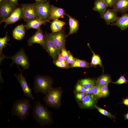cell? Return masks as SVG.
I'll return each mask as SVG.
<instances>
[{
    "label": "cell",
    "mask_w": 128,
    "mask_h": 128,
    "mask_svg": "<svg viewBox=\"0 0 128 128\" xmlns=\"http://www.w3.org/2000/svg\"><path fill=\"white\" fill-rule=\"evenodd\" d=\"M35 103L32 115L36 122L42 127L51 125L53 122L51 112L39 101Z\"/></svg>",
    "instance_id": "6da1fadb"
},
{
    "label": "cell",
    "mask_w": 128,
    "mask_h": 128,
    "mask_svg": "<svg viewBox=\"0 0 128 128\" xmlns=\"http://www.w3.org/2000/svg\"><path fill=\"white\" fill-rule=\"evenodd\" d=\"M31 99L24 98L15 100L11 111V115L17 116L22 121L26 120L30 114L29 110L32 107L30 103Z\"/></svg>",
    "instance_id": "7a4b0ae2"
},
{
    "label": "cell",
    "mask_w": 128,
    "mask_h": 128,
    "mask_svg": "<svg viewBox=\"0 0 128 128\" xmlns=\"http://www.w3.org/2000/svg\"><path fill=\"white\" fill-rule=\"evenodd\" d=\"M53 83V79L49 76L37 75L34 80L33 90L35 93L46 94L52 88Z\"/></svg>",
    "instance_id": "3957f363"
},
{
    "label": "cell",
    "mask_w": 128,
    "mask_h": 128,
    "mask_svg": "<svg viewBox=\"0 0 128 128\" xmlns=\"http://www.w3.org/2000/svg\"><path fill=\"white\" fill-rule=\"evenodd\" d=\"M62 94L60 88L52 87L44 98L45 103L48 106L58 108L60 105Z\"/></svg>",
    "instance_id": "277c9868"
},
{
    "label": "cell",
    "mask_w": 128,
    "mask_h": 128,
    "mask_svg": "<svg viewBox=\"0 0 128 128\" xmlns=\"http://www.w3.org/2000/svg\"><path fill=\"white\" fill-rule=\"evenodd\" d=\"M25 22L40 18L36 3L24 4L21 5Z\"/></svg>",
    "instance_id": "5b68a950"
},
{
    "label": "cell",
    "mask_w": 128,
    "mask_h": 128,
    "mask_svg": "<svg viewBox=\"0 0 128 128\" xmlns=\"http://www.w3.org/2000/svg\"><path fill=\"white\" fill-rule=\"evenodd\" d=\"M6 58H9L12 60L11 66L15 63L18 65H20L25 69H28L30 65L28 57L22 48L14 55L10 57L6 56Z\"/></svg>",
    "instance_id": "8992f818"
},
{
    "label": "cell",
    "mask_w": 128,
    "mask_h": 128,
    "mask_svg": "<svg viewBox=\"0 0 128 128\" xmlns=\"http://www.w3.org/2000/svg\"><path fill=\"white\" fill-rule=\"evenodd\" d=\"M45 49L50 57L54 59H57L61 52V49L58 48L46 32L44 34Z\"/></svg>",
    "instance_id": "52a82bcc"
},
{
    "label": "cell",
    "mask_w": 128,
    "mask_h": 128,
    "mask_svg": "<svg viewBox=\"0 0 128 128\" xmlns=\"http://www.w3.org/2000/svg\"><path fill=\"white\" fill-rule=\"evenodd\" d=\"M9 0H5L0 4V24L9 17L17 8Z\"/></svg>",
    "instance_id": "ba28073f"
},
{
    "label": "cell",
    "mask_w": 128,
    "mask_h": 128,
    "mask_svg": "<svg viewBox=\"0 0 128 128\" xmlns=\"http://www.w3.org/2000/svg\"><path fill=\"white\" fill-rule=\"evenodd\" d=\"M18 67L20 71V73L17 75L14 74V75L21 85L24 95L32 100H34L35 98L32 94V90L28 87L25 78L22 75L23 70H21L18 66Z\"/></svg>",
    "instance_id": "9c48e42d"
},
{
    "label": "cell",
    "mask_w": 128,
    "mask_h": 128,
    "mask_svg": "<svg viewBox=\"0 0 128 128\" xmlns=\"http://www.w3.org/2000/svg\"><path fill=\"white\" fill-rule=\"evenodd\" d=\"M48 34L50 38L58 48L61 49L65 46L67 37L63 30Z\"/></svg>",
    "instance_id": "30bf717a"
},
{
    "label": "cell",
    "mask_w": 128,
    "mask_h": 128,
    "mask_svg": "<svg viewBox=\"0 0 128 128\" xmlns=\"http://www.w3.org/2000/svg\"><path fill=\"white\" fill-rule=\"evenodd\" d=\"M27 42L28 46H31L34 43H38L45 49L44 35L41 28L37 30L35 33L29 39Z\"/></svg>",
    "instance_id": "8fae6325"
},
{
    "label": "cell",
    "mask_w": 128,
    "mask_h": 128,
    "mask_svg": "<svg viewBox=\"0 0 128 128\" xmlns=\"http://www.w3.org/2000/svg\"><path fill=\"white\" fill-rule=\"evenodd\" d=\"M50 0L42 4H37L40 18L43 20H48L51 7V5L49 4Z\"/></svg>",
    "instance_id": "7c38bea8"
},
{
    "label": "cell",
    "mask_w": 128,
    "mask_h": 128,
    "mask_svg": "<svg viewBox=\"0 0 128 128\" xmlns=\"http://www.w3.org/2000/svg\"><path fill=\"white\" fill-rule=\"evenodd\" d=\"M23 14L21 7H18L15 10L10 16L3 21L5 25V28L8 25L13 24L23 19Z\"/></svg>",
    "instance_id": "4fadbf2b"
},
{
    "label": "cell",
    "mask_w": 128,
    "mask_h": 128,
    "mask_svg": "<svg viewBox=\"0 0 128 128\" xmlns=\"http://www.w3.org/2000/svg\"><path fill=\"white\" fill-rule=\"evenodd\" d=\"M64 9L56 7L53 5H51L48 20H54L59 18H63L64 15H67Z\"/></svg>",
    "instance_id": "5bb4252c"
},
{
    "label": "cell",
    "mask_w": 128,
    "mask_h": 128,
    "mask_svg": "<svg viewBox=\"0 0 128 128\" xmlns=\"http://www.w3.org/2000/svg\"><path fill=\"white\" fill-rule=\"evenodd\" d=\"M117 12L113 9H108L100 15V17L105 20L107 25H109L118 19Z\"/></svg>",
    "instance_id": "9a60e30c"
},
{
    "label": "cell",
    "mask_w": 128,
    "mask_h": 128,
    "mask_svg": "<svg viewBox=\"0 0 128 128\" xmlns=\"http://www.w3.org/2000/svg\"><path fill=\"white\" fill-rule=\"evenodd\" d=\"M110 25L116 26L122 30H126L128 27V13H124L121 16L118 17L117 20Z\"/></svg>",
    "instance_id": "2e32d148"
},
{
    "label": "cell",
    "mask_w": 128,
    "mask_h": 128,
    "mask_svg": "<svg viewBox=\"0 0 128 128\" xmlns=\"http://www.w3.org/2000/svg\"><path fill=\"white\" fill-rule=\"evenodd\" d=\"M112 9L123 14L128 12V0H115Z\"/></svg>",
    "instance_id": "e0dca14e"
},
{
    "label": "cell",
    "mask_w": 128,
    "mask_h": 128,
    "mask_svg": "<svg viewBox=\"0 0 128 128\" xmlns=\"http://www.w3.org/2000/svg\"><path fill=\"white\" fill-rule=\"evenodd\" d=\"M46 22L50 23L48 20H44L40 18H38L28 21L24 25L25 27L27 30L31 28H34L38 30L41 25L46 24Z\"/></svg>",
    "instance_id": "ac0fdd59"
},
{
    "label": "cell",
    "mask_w": 128,
    "mask_h": 128,
    "mask_svg": "<svg viewBox=\"0 0 128 128\" xmlns=\"http://www.w3.org/2000/svg\"><path fill=\"white\" fill-rule=\"evenodd\" d=\"M69 18V30L68 34L66 35L67 37L69 35H72L76 33L78 31L79 26L78 21L70 16L67 15Z\"/></svg>",
    "instance_id": "d6986e66"
},
{
    "label": "cell",
    "mask_w": 128,
    "mask_h": 128,
    "mask_svg": "<svg viewBox=\"0 0 128 128\" xmlns=\"http://www.w3.org/2000/svg\"><path fill=\"white\" fill-rule=\"evenodd\" d=\"M25 27L23 24L16 26L12 32L13 38L18 40L22 39L25 34Z\"/></svg>",
    "instance_id": "ffe728a7"
},
{
    "label": "cell",
    "mask_w": 128,
    "mask_h": 128,
    "mask_svg": "<svg viewBox=\"0 0 128 128\" xmlns=\"http://www.w3.org/2000/svg\"><path fill=\"white\" fill-rule=\"evenodd\" d=\"M108 7L104 0H95L94 1L93 10L102 14Z\"/></svg>",
    "instance_id": "44dd1931"
},
{
    "label": "cell",
    "mask_w": 128,
    "mask_h": 128,
    "mask_svg": "<svg viewBox=\"0 0 128 128\" xmlns=\"http://www.w3.org/2000/svg\"><path fill=\"white\" fill-rule=\"evenodd\" d=\"M112 82L110 76L108 74L103 73L97 78L96 80V85L101 87L108 85Z\"/></svg>",
    "instance_id": "7402d4cb"
},
{
    "label": "cell",
    "mask_w": 128,
    "mask_h": 128,
    "mask_svg": "<svg viewBox=\"0 0 128 128\" xmlns=\"http://www.w3.org/2000/svg\"><path fill=\"white\" fill-rule=\"evenodd\" d=\"M87 46L91 50L92 53V57L91 63L90 64V66L94 67L96 68V65H99L100 67H102L103 69V66L102 65L101 60L99 55L96 54L93 52L90 47L89 43H88Z\"/></svg>",
    "instance_id": "603a6c76"
},
{
    "label": "cell",
    "mask_w": 128,
    "mask_h": 128,
    "mask_svg": "<svg viewBox=\"0 0 128 128\" xmlns=\"http://www.w3.org/2000/svg\"><path fill=\"white\" fill-rule=\"evenodd\" d=\"M8 32H6L5 35L3 37L0 38V64L2 60L6 58V56L2 52L3 49L6 46L7 41L10 40V38L7 35Z\"/></svg>",
    "instance_id": "cb8c5ba5"
},
{
    "label": "cell",
    "mask_w": 128,
    "mask_h": 128,
    "mask_svg": "<svg viewBox=\"0 0 128 128\" xmlns=\"http://www.w3.org/2000/svg\"><path fill=\"white\" fill-rule=\"evenodd\" d=\"M66 24V23L58 19L53 20L51 23L50 27L52 32H55L62 29L63 27Z\"/></svg>",
    "instance_id": "d4e9b609"
},
{
    "label": "cell",
    "mask_w": 128,
    "mask_h": 128,
    "mask_svg": "<svg viewBox=\"0 0 128 128\" xmlns=\"http://www.w3.org/2000/svg\"><path fill=\"white\" fill-rule=\"evenodd\" d=\"M95 99L91 94H86L82 101V106L85 108L92 107L94 104Z\"/></svg>",
    "instance_id": "484cf974"
},
{
    "label": "cell",
    "mask_w": 128,
    "mask_h": 128,
    "mask_svg": "<svg viewBox=\"0 0 128 128\" xmlns=\"http://www.w3.org/2000/svg\"><path fill=\"white\" fill-rule=\"evenodd\" d=\"M90 64L84 60L75 58L74 63L70 66V68L79 67L88 68L91 67Z\"/></svg>",
    "instance_id": "4316f807"
},
{
    "label": "cell",
    "mask_w": 128,
    "mask_h": 128,
    "mask_svg": "<svg viewBox=\"0 0 128 128\" xmlns=\"http://www.w3.org/2000/svg\"><path fill=\"white\" fill-rule=\"evenodd\" d=\"M78 83L86 88L92 87L96 84V80L95 79L85 78L81 79Z\"/></svg>",
    "instance_id": "83f0119b"
},
{
    "label": "cell",
    "mask_w": 128,
    "mask_h": 128,
    "mask_svg": "<svg viewBox=\"0 0 128 128\" xmlns=\"http://www.w3.org/2000/svg\"><path fill=\"white\" fill-rule=\"evenodd\" d=\"M91 94L94 99L101 97L100 87L96 84L93 87Z\"/></svg>",
    "instance_id": "f1b7e54d"
},
{
    "label": "cell",
    "mask_w": 128,
    "mask_h": 128,
    "mask_svg": "<svg viewBox=\"0 0 128 128\" xmlns=\"http://www.w3.org/2000/svg\"><path fill=\"white\" fill-rule=\"evenodd\" d=\"M95 107L98 111L101 114L104 115L111 118H115V116L111 114V113L107 111L98 107L96 105H95Z\"/></svg>",
    "instance_id": "f546056e"
},
{
    "label": "cell",
    "mask_w": 128,
    "mask_h": 128,
    "mask_svg": "<svg viewBox=\"0 0 128 128\" xmlns=\"http://www.w3.org/2000/svg\"><path fill=\"white\" fill-rule=\"evenodd\" d=\"M53 63L57 66L60 68L67 69L70 67V65L66 63L60 62L57 59L54 60Z\"/></svg>",
    "instance_id": "4dcf8cb0"
},
{
    "label": "cell",
    "mask_w": 128,
    "mask_h": 128,
    "mask_svg": "<svg viewBox=\"0 0 128 128\" xmlns=\"http://www.w3.org/2000/svg\"><path fill=\"white\" fill-rule=\"evenodd\" d=\"M101 97H106L109 94L108 85L100 87Z\"/></svg>",
    "instance_id": "1f68e13d"
},
{
    "label": "cell",
    "mask_w": 128,
    "mask_h": 128,
    "mask_svg": "<svg viewBox=\"0 0 128 128\" xmlns=\"http://www.w3.org/2000/svg\"><path fill=\"white\" fill-rule=\"evenodd\" d=\"M126 74H124L122 75H121L119 78L115 82H112L113 83L117 84H123L124 83H127L128 81V80H127L125 77Z\"/></svg>",
    "instance_id": "d6a6232c"
},
{
    "label": "cell",
    "mask_w": 128,
    "mask_h": 128,
    "mask_svg": "<svg viewBox=\"0 0 128 128\" xmlns=\"http://www.w3.org/2000/svg\"><path fill=\"white\" fill-rule=\"evenodd\" d=\"M70 53L69 51L67 50L65 46L61 48V54L64 58L66 62Z\"/></svg>",
    "instance_id": "836d02e7"
},
{
    "label": "cell",
    "mask_w": 128,
    "mask_h": 128,
    "mask_svg": "<svg viewBox=\"0 0 128 128\" xmlns=\"http://www.w3.org/2000/svg\"><path fill=\"white\" fill-rule=\"evenodd\" d=\"M86 88L79 83H78L75 86V91L77 93L84 92L86 91Z\"/></svg>",
    "instance_id": "e575fe53"
},
{
    "label": "cell",
    "mask_w": 128,
    "mask_h": 128,
    "mask_svg": "<svg viewBox=\"0 0 128 128\" xmlns=\"http://www.w3.org/2000/svg\"><path fill=\"white\" fill-rule=\"evenodd\" d=\"M86 95L84 92L77 93L75 95V97L78 100L82 101Z\"/></svg>",
    "instance_id": "d590c367"
},
{
    "label": "cell",
    "mask_w": 128,
    "mask_h": 128,
    "mask_svg": "<svg viewBox=\"0 0 128 128\" xmlns=\"http://www.w3.org/2000/svg\"><path fill=\"white\" fill-rule=\"evenodd\" d=\"M75 58L73 57L72 55L70 53L66 61V63L69 65L73 64L75 61Z\"/></svg>",
    "instance_id": "8d00e7d4"
},
{
    "label": "cell",
    "mask_w": 128,
    "mask_h": 128,
    "mask_svg": "<svg viewBox=\"0 0 128 128\" xmlns=\"http://www.w3.org/2000/svg\"><path fill=\"white\" fill-rule=\"evenodd\" d=\"M115 0H104L108 7L111 8L113 7Z\"/></svg>",
    "instance_id": "74e56055"
},
{
    "label": "cell",
    "mask_w": 128,
    "mask_h": 128,
    "mask_svg": "<svg viewBox=\"0 0 128 128\" xmlns=\"http://www.w3.org/2000/svg\"><path fill=\"white\" fill-rule=\"evenodd\" d=\"M37 5H40L46 3L50 0H34Z\"/></svg>",
    "instance_id": "f35d334b"
},
{
    "label": "cell",
    "mask_w": 128,
    "mask_h": 128,
    "mask_svg": "<svg viewBox=\"0 0 128 128\" xmlns=\"http://www.w3.org/2000/svg\"><path fill=\"white\" fill-rule=\"evenodd\" d=\"M57 59L60 62L64 63H66L64 58L61 54V53L59 54Z\"/></svg>",
    "instance_id": "ab89813d"
},
{
    "label": "cell",
    "mask_w": 128,
    "mask_h": 128,
    "mask_svg": "<svg viewBox=\"0 0 128 128\" xmlns=\"http://www.w3.org/2000/svg\"><path fill=\"white\" fill-rule=\"evenodd\" d=\"M92 87L86 88V91L84 92L86 94H91Z\"/></svg>",
    "instance_id": "60d3db41"
},
{
    "label": "cell",
    "mask_w": 128,
    "mask_h": 128,
    "mask_svg": "<svg viewBox=\"0 0 128 128\" xmlns=\"http://www.w3.org/2000/svg\"><path fill=\"white\" fill-rule=\"evenodd\" d=\"M123 101H122L121 103H123L128 107V97H127L126 98H123Z\"/></svg>",
    "instance_id": "b9f144b4"
},
{
    "label": "cell",
    "mask_w": 128,
    "mask_h": 128,
    "mask_svg": "<svg viewBox=\"0 0 128 128\" xmlns=\"http://www.w3.org/2000/svg\"><path fill=\"white\" fill-rule=\"evenodd\" d=\"M12 4L14 5L17 6L18 5V0H9Z\"/></svg>",
    "instance_id": "7bdbcfd3"
},
{
    "label": "cell",
    "mask_w": 128,
    "mask_h": 128,
    "mask_svg": "<svg viewBox=\"0 0 128 128\" xmlns=\"http://www.w3.org/2000/svg\"><path fill=\"white\" fill-rule=\"evenodd\" d=\"M124 119L128 120V111L127 114H124Z\"/></svg>",
    "instance_id": "ee69618b"
},
{
    "label": "cell",
    "mask_w": 128,
    "mask_h": 128,
    "mask_svg": "<svg viewBox=\"0 0 128 128\" xmlns=\"http://www.w3.org/2000/svg\"><path fill=\"white\" fill-rule=\"evenodd\" d=\"M5 0H0V4L2 3Z\"/></svg>",
    "instance_id": "f6af8a7d"
},
{
    "label": "cell",
    "mask_w": 128,
    "mask_h": 128,
    "mask_svg": "<svg viewBox=\"0 0 128 128\" xmlns=\"http://www.w3.org/2000/svg\"></svg>",
    "instance_id": "bcb514c9"
}]
</instances>
